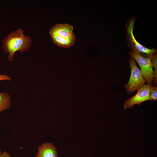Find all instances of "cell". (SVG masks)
I'll return each mask as SVG.
<instances>
[{
  "label": "cell",
  "instance_id": "cell-1",
  "mask_svg": "<svg viewBox=\"0 0 157 157\" xmlns=\"http://www.w3.org/2000/svg\"><path fill=\"white\" fill-rule=\"evenodd\" d=\"M24 31L19 29L11 32L2 41V46L5 53H8V60L13 59L15 52H23L28 50L31 46V38L23 34Z\"/></svg>",
  "mask_w": 157,
  "mask_h": 157
},
{
  "label": "cell",
  "instance_id": "cell-2",
  "mask_svg": "<svg viewBox=\"0 0 157 157\" xmlns=\"http://www.w3.org/2000/svg\"><path fill=\"white\" fill-rule=\"evenodd\" d=\"M73 26L68 24H58L52 27L49 34L54 43L64 48L72 46L76 40Z\"/></svg>",
  "mask_w": 157,
  "mask_h": 157
},
{
  "label": "cell",
  "instance_id": "cell-3",
  "mask_svg": "<svg viewBox=\"0 0 157 157\" xmlns=\"http://www.w3.org/2000/svg\"><path fill=\"white\" fill-rule=\"evenodd\" d=\"M135 22V18H132L126 25L127 30V44L131 51L138 53L144 58H151L157 53L156 50L154 49H149L145 47L136 40L133 33Z\"/></svg>",
  "mask_w": 157,
  "mask_h": 157
},
{
  "label": "cell",
  "instance_id": "cell-4",
  "mask_svg": "<svg viewBox=\"0 0 157 157\" xmlns=\"http://www.w3.org/2000/svg\"><path fill=\"white\" fill-rule=\"evenodd\" d=\"M129 65L131 74L129 81L125 85V88L126 92L130 94L139 89L144 85L146 81L132 57L129 60Z\"/></svg>",
  "mask_w": 157,
  "mask_h": 157
},
{
  "label": "cell",
  "instance_id": "cell-5",
  "mask_svg": "<svg viewBox=\"0 0 157 157\" xmlns=\"http://www.w3.org/2000/svg\"><path fill=\"white\" fill-rule=\"evenodd\" d=\"M129 54L139 65L142 74L148 84L151 85L154 80V75L151 58H144L132 51L130 52Z\"/></svg>",
  "mask_w": 157,
  "mask_h": 157
},
{
  "label": "cell",
  "instance_id": "cell-6",
  "mask_svg": "<svg viewBox=\"0 0 157 157\" xmlns=\"http://www.w3.org/2000/svg\"><path fill=\"white\" fill-rule=\"evenodd\" d=\"M152 85H144L138 90L136 94L125 102L124 108V109L132 108L135 104H140L143 102L149 100V94Z\"/></svg>",
  "mask_w": 157,
  "mask_h": 157
},
{
  "label": "cell",
  "instance_id": "cell-7",
  "mask_svg": "<svg viewBox=\"0 0 157 157\" xmlns=\"http://www.w3.org/2000/svg\"><path fill=\"white\" fill-rule=\"evenodd\" d=\"M35 157H58V149L53 143H43L38 147Z\"/></svg>",
  "mask_w": 157,
  "mask_h": 157
},
{
  "label": "cell",
  "instance_id": "cell-8",
  "mask_svg": "<svg viewBox=\"0 0 157 157\" xmlns=\"http://www.w3.org/2000/svg\"><path fill=\"white\" fill-rule=\"evenodd\" d=\"M11 103V96L7 93L0 92V115L2 112L10 108Z\"/></svg>",
  "mask_w": 157,
  "mask_h": 157
},
{
  "label": "cell",
  "instance_id": "cell-9",
  "mask_svg": "<svg viewBox=\"0 0 157 157\" xmlns=\"http://www.w3.org/2000/svg\"><path fill=\"white\" fill-rule=\"evenodd\" d=\"M151 60L154 68V81L155 84L156 85L157 83V53H156L151 58Z\"/></svg>",
  "mask_w": 157,
  "mask_h": 157
},
{
  "label": "cell",
  "instance_id": "cell-10",
  "mask_svg": "<svg viewBox=\"0 0 157 157\" xmlns=\"http://www.w3.org/2000/svg\"><path fill=\"white\" fill-rule=\"evenodd\" d=\"M157 99V87L152 86L150 89L149 94V100L156 101Z\"/></svg>",
  "mask_w": 157,
  "mask_h": 157
},
{
  "label": "cell",
  "instance_id": "cell-11",
  "mask_svg": "<svg viewBox=\"0 0 157 157\" xmlns=\"http://www.w3.org/2000/svg\"><path fill=\"white\" fill-rule=\"evenodd\" d=\"M11 80V78L8 76L4 74H0V81L6 80L10 81Z\"/></svg>",
  "mask_w": 157,
  "mask_h": 157
},
{
  "label": "cell",
  "instance_id": "cell-12",
  "mask_svg": "<svg viewBox=\"0 0 157 157\" xmlns=\"http://www.w3.org/2000/svg\"><path fill=\"white\" fill-rule=\"evenodd\" d=\"M9 156L8 154L6 152L4 154H2L1 149L0 148V157H8Z\"/></svg>",
  "mask_w": 157,
  "mask_h": 157
}]
</instances>
